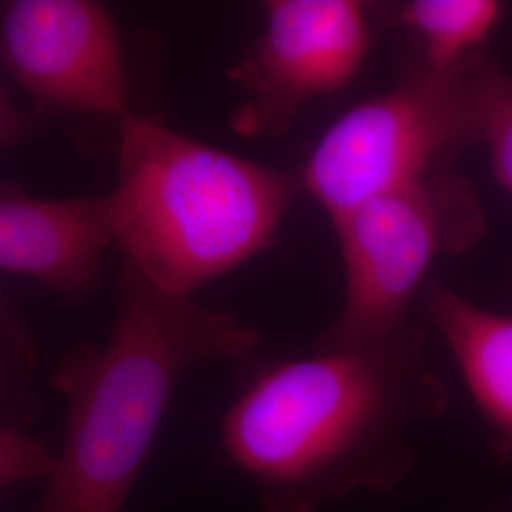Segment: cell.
<instances>
[{
	"instance_id": "10",
	"label": "cell",
	"mask_w": 512,
	"mask_h": 512,
	"mask_svg": "<svg viewBox=\"0 0 512 512\" xmlns=\"http://www.w3.org/2000/svg\"><path fill=\"white\" fill-rule=\"evenodd\" d=\"M503 16L495 0H414L401 8V23L423 44V65L444 71L480 54Z\"/></svg>"
},
{
	"instance_id": "7",
	"label": "cell",
	"mask_w": 512,
	"mask_h": 512,
	"mask_svg": "<svg viewBox=\"0 0 512 512\" xmlns=\"http://www.w3.org/2000/svg\"><path fill=\"white\" fill-rule=\"evenodd\" d=\"M0 57L37 103L74 114L129 110L126 65L109 10L92 0H18L0 21Z\"/></svg>"
},
{
	"instance_id": "14",
	"label": "cell",
	"mask_w": 512,
	"mask_h": 512,
	"mask_svg": "<svg viewBox=\"0 0 512 512\" xmlns=\"http://www.w3.org/2000/svg\"><path fill=\"white\" fill-rule=\"evenodd\" d=\"M29 128V118L12 103L4 84L0 82V147L16 143Z\"/></svg>"
},
{
	"instance_id": "13",
	"label": "cell",
	"mask_w": 512,
	"mask_h": 512,
	"mask_svg": "<svg viewBox=\"0 0 512 512\" xmlns=\"http://www.w3.org/2000/svg\"><path fill=\"white\" fill-rule=\"evenodd\" d=\"M25 351L14 317L0 296V399L6 395L14 378V366L19 365L18 355Z\"/></svg>"
},
{
	"instance_id": "8",
	"label": "cell",
	"mask_w": 512,
	"mask_h": 512,
	"mask_svg": "<svg viewBox=\"0 0 512 512\" xmlns=\"http://www.w3.org/2000/svg\"><path fill=\"white\" fill-rule=\"evenodd\" d=\"M112 243L109 194L48 200L0 184V272L63 296H86Z\"/></svg>"
},
{
	"instance_id": "2",
	"label": "cell",
	"mask_w": 512,
	"mask_h": 512,
	"mask_svg": "<svg viewBox=\"0 0 512 512\" xmlns=\"http://www.w3.org/2000/svg\"><path fill=\"white\" fill-rule=\"evenodd\" d=\"M260 346V332L234 315L162 293L124 264L107 344L59 374L67 437L38 512L124 511L184 374Z\"/></svg>"
},
{
	"instance_id": "5",
	"label": "cell",
	"mask_w": 512,
	"mask_h": 512,
	"mask_svg": "<svg viewBox=\"0 0 512 512\" xmlns=\"http://www.w3.org/2000/svg\"><path fill=\"white\" fill-rule=\"evenodd\" d=\"M471 183L440 169L332 219L344 262V304L315 346L376 342L412 325L408 313L431 266L484 236Z\"/></svg>"
},
{
	"instance_id": "12",
	"label": "cell",
	"mask_w": 512,
	"mask_h": 512,
	"mask_svg": "<svg viewBox=\"0 0 512 512\" xmlns=\"http://www.w3.org/2000/svg\"><path fill=\"white\" fill-rule=\"evenodd\" d=\"M482 145L488 148L497 183L512 194V78L509 74L495 93Z\"/></svg>"
},
{
	"instance_id": "9",
	"label": "cell",
	"mask_w": 512,
	"mask_h": 512,
	"mask_svg": "<svg viewBox=\"0 0 512 512\" xmlns=\"http://www.w3.org/2000/svg\"><path fill=\"white\" fill-rule=\"evenodd\" d=\"M425 306L490 429L494 454L512 463V311L482 308L431 283Z\"/></svg>"
},
{
	"instance_id": "11",
	"label": "cell",
	"mask_w": 512,
	"mask_h": 512,
	"mask_svg": "<svg viewBox=\"0 0 512 512\" xmlns=\"http://www.w3.org/2000/svg\"><path fill=\"white\" fill-rule=\"evenodd\" d=\"M54 463L52 454L38 440L0 425V492L23 480L48 478Z\"/></svg>"
},
{
	"instance_id": "1",
	"label": "cell",
	"mask_w": 512,
	"mask_h": 512,
	"mask_svg": "<svg viewBox=\"0 0 512 512\" xmlns=\"http://www.w3.org/2000/svg\"><path fill=\"white\" fill-rule=\"evenodd\" d=\"M446 406L448 389L412 323L264 368L226 412L222 446L255 482L262 512H321L399 488L416 467L412 433Z\"/></svg>"
},
{
	"instance_id": "6",
	"label": "cell",
	"mask_w": 512,
	"mask_h": 512,
	"mask_svg": "<svg viewBox=\"0 0 512 512\" xmlns=\"http://www.w3.org/2000/svg\"><path fill=\"white\" fill-rule=\"evenodd\" d=\"M372 46L365 4L357 0H272L264 29L228 78L243 101L234 129L274 137L310 103L344 90Z\"/></svg>"
},
{
	"instance_id": "3",
	"label": "cell",
	"mask_w": 512,
	"mask_h": 512,
	"mask_svg": "<svg viewBox=\"0 0 512 512\" xmlns=\"http://www.w3.org/2000/svg\"><path fill=\"white\" fill-rule=\"evenodd\" d=\"M298 181L135 112L120 120L114 243L148 283L190 296L274 245Z\"/></svg>"
},
{
	"instance_id": "4",
	"label": "cell",
	"mask_w": 512,
	"mask_h": 512,
	"mask_svg": "<svg viewBox=\"0 0 512 512\" xmlns=\"http://www.w3.org/2000/svg\"><path fill=\"white\" fill-rule=\"evenodd\" d=\"M505 76L482 52L444 71L421 63L325 131L304 165L302 186L332 220L440 171L442 160L482 145Z\"/></svg>"
}]
</instances>
